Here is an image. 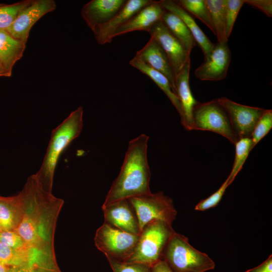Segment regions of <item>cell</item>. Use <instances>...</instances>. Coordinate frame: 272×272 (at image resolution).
Returning <instances> with one entry per match:
<instances>
[{"mask_svg":"<svg viewBox=\"0 0 272 272\" xmlns=\"http://www.w3.org/2000/svg\"><path fill=\"white\" fill-rule=\"evenodd\" d=\"M20 193L23 214L15 231L28 246L54 253L55 231L63 200L46 191L35 174L28 178Z\"/></svg>","mask_w":272,"mask_h":272,"instance_id":"obj_1","label":"cell"},{"mask_svg":"<svg viewBox=\"0 0 272 272\" xmlns=\"http://www.w3.org/2000/svg\"><path fill=\"white\" fill-rule=\"evenodd\" d=\"M149 137L143 133L130 141L120 172L113 182L103 206L122 199L151 193L148 162Z\"/></svg>","mask_w":272,"mask_h":272,"instance_id":"obj_2","label":"cell"},{"mask_svg":"<svg viewBox=\"0 0 272 272\" xmlns=\"http://www.w3.org/2000/svg\"><path fill=\"white\" fill-rule=\"evenodd\" d=\"M83 126V109L72 111L51 133L43 162L35 174L42 187L52 192L55 168L59 157L71 143L80 134Z\"/></svg>","mask_w":272,"mask_h":272,"instance_id":"obj_3","label":"cell"},{"mask_svg":"<svg viewBox=\"0 0 272 272\" xmlns=\"http://www.w3.org/2000/svg\"><path fill=\"white\" fill-rule=\"evenodd\" d=\"M174 272H205L214 269V261L192 246L185 236L175 232L162 254Z\"/></svg>","mask_w":272,"mask_h":272,"instance_id":"obj_4","label":"cell"},{"mask_svg":"<svg viewBox=\"0 0 272 272\" xmlns=\"http://www.w3.org/2000/svg\"><path fill=\"white\" fill-rule=\"evenodd\" d=\"M175 231L172 225L162 221L146 224L142 229L136 247L124 262H137L151 267L162 258L164 249Z\"/></svg>","mask_w":272,"mask_h":272,"instance_id":"obj_5","label":"cell"},{"mask_svg":"<svg viewBox=\"0 0 272 272\" xmlns=\"http://www.w3.org/2000/svg\"><path fill=\"white\" fill-rule=\"evenodd\" d=\"M192 130L216 132L234 145L238 140L226 111L217 99L203 103L198 102L193 110Z\"/></svg>","mask_w":272,"mask_h":272,"instance_id":"obj_6","label":"cell"},{"mask_svg":"<svg viewBox=\"0 0 272 272\" xmlns=\"http://www.w3.org/2000/svg\"><path fill=\"white\" fill-rule=\"evenodd\" d=\"M135 212L141 231L147 224L162 221L172 225L177 212L173 200L163 192L128 198Z\"/></svg>","mask_w":272,"mask_h":272,"instance_id":"obj_7","label":"cell"},{"mask_svg":"<svg viewBox=\"0 0 272 272\" xmlns=\"http://www.w3.org/2000/svg\"><path fill=\"white\" fill-rule=\"evenodd\" d=\"M140 235L132 234L104 223L96 231L94 242L97 248L119 261H125L133 252Z\"/></svg>","mask_w":272,"mask_h":272,"instance_id":"obj_8","label":"cell"},{"mask_svg":"<svg viewBox=\"0 0 272 272\" xmlns=\"http://www.w3.org/2000/svg\"><path fill=\"white\" fill-rule=\"evenodd\" d=\"M217 100L226 111L238 139L251 138L254 127L265 109L240 104L225 97Z\"/></svg>","mask_w":272,"mask_h":272,"instance_id":"obj_9","label":"cell"},{"mask_svg":"<svg viewBox=\"0 0 272 272\" xmlns=\"http://www.w3.org/2000/svg\"><path fill=\"white\" fill-rule=\"evenodd\" d=\"M56 8L53 0H32L6 30L14 38L27 43L30 30L44 15Z\"/></svg>","mask_w":272,"mask_h":272,"instance_id":"obj_10","label":"cell"},{"mask_svg":"<svg viewBox=\"0 0 272 272\" xmlns=\"http://www.w3.org/2000/svg\"><path fill=\"white\" fill-rule=\"evenodd\" d=\"M231 59L227 42H217L210 55L194 71L196 78L201 81H218L226 78Z\"/></svg>","mask_w":272,"mask_h":272,"instance_id":"obj_11","label":"cell"},{"mask_svg":"<svg viewBox=\"0 0 272 272\" xmlns=\"http://www.w3.org/2000/svg\"><path fill=\"white\" fill-rule=\"evenodd\" d=\"M166 52L171 63L175 79L190 59L185 48L166 27L161 20L154 24L148 31Z\"/></svg>","mask_w":272,"mask_h":272,"instance_id":"obj_12","label":"cell"},{"mask_svg":"<svg viewBox=\"0 0 272 272\" xmlns=\"http://www.w3.org/2000/svg\"><path fill=\"white\" fill-rule=\"evenodd\" d=\"M104 223L125 232L140 235L138 218L128 199H122L102 207Z\"/></svg>","mask_w":272,"mask_h":272,"instance_id":"obj_13","label":"cell"},{"mask_svg":"<svg viewBox=\"0 0 272 272\" xmlns=\"http://www.w3.org/2000/svg\"><path fill=\"white\" fill-rule=\"evenodd\" d=\"M153 0H127L113 17L107 23L96 27L92 32L95 39L100 45L112 41V35L114 31L125 24L135 14L145 6L150 4Z\"/></svg>","mask_w":272,"mask_h":272,"instance_id":"obj_14","label":"cell"},{"mask_svg":"<svg viewBox=\"0 0 272 272\" xmlns=\"http://www.w3.org/2000/svg\"><path fill=\"white\" fill-rule=\"evenodd\" d=\"M125 2V0H92L83 6L81 16L93 31L96 27L110 21Z\"/></svg>","mask_w":272,"mask_h":272,"instance_id":"obj_15","label":"cell"},{"mask_svg":"<svg viewBox=\"0 0 272 272\" xmlns=\"http://www.w3.org/2000/svg\"><path fill=\"white\" fill-rule=\"evenodd\" d=\"M190 58L177 75L175 79V90L182 111L181 123L187 130H192V113L198 103L194 98L189 85Z\"/></svg>","mask_w":272,"mask_h":272,"instance_id":"obj_16","label":"cell"},{"mask_svg":"<svg viewBox=\"0 0 272 272\" xmlns=\"http://www.w3.org/2000/svg\"><path fill=\"white\" fill-rule=\"evenodd\" d=\"M165 11L159 1H154L117 28L113 32L112 38L135 31L148 32L154 24L161 20Z\"/></svg>","mask_w":272,"mask_h":272,"instance_id":"obj_17","label":"cell"},{"mask_svg":"<svg viewBox=\"0 0 272 272\" xmlns=\"http://www.w3.org/2000/svg\"><path fill=\"white\" fill-rule=\"evenodd\" d=\"M135 56L163 74L176 94L175 77L171 63L166 52L154 37H151L147 44L136 52Z\"/></svg>","mask_w":272,"mask_h":272,"instance_id":"obj_18","label":"cell"},{"mask_svg":"<svg viewBox=\"0 0 272 272\" xmlns=\"http://www.w3.org/2000/svg\"><path fill=\"white\" fill-rule=\"evenodd\" d=\"M54 253L46 252L34 247L13 248L0 243V263L10 267H21L40 262Z\"/></svg>","mask_w":272,"mask_h":272,"instance_id":"obj_19","label":"cell"},{"mask_svg":"<svg viewBox=\"0 0 272 272\" xmlns=\"http://www.w3.org/2000/svg\"><path fill=\"white\" fill-rule=\"evenodd\" d=\"M164 9L180 18L191 32L196 43L203 53L205 59L210 54L214 47L213 43L196 24L192 16L178 5L175 0H161Z\"/></svg>","mask_w":272,"mask_h":272,"instance_id":"obj_20","label":"cell"},{"mask_svg":"<svg viewBox=\"0 0 272 272\" xmlns=\"http://www.w3.org/2000/svg\"><path fill=\"white\" fill-rule=\"evenodd\" d=\"M23 214L21 194L4 197L0 196V231H15L20 223Z\"/></svg>","mask_w":272,"mask_h":272,"instance_id":"obj_21","label":"cell"},{"mask_svg":"<svg viewBox=\"0 0 272 272\" xmlns=\"http://www.w3.org/2000/svg\"><path fill=\"white\" fill-rule=\"evenodd\" d=\"M26 44L6 30L0 29V61L11 75L13 66L22 57Z\"/></svg>","mask_w":272,"mask_h":272,"instance_id":"obj_22","label":"cell"},{"mask_svg":"<svg viewBox=\"0 0 272 272\" xmlns=\"http://www.w3.org/2000/svg\"><path fill=\"white\" fill-rule=\"evenodd\" d=\"M129 63L149 77L158 86L169 99L181 117L182 111L179 100L168 79L135 56Z\"/></svg>","mask_w":272,"mask_h":272,"instance_id":"obj_23","label":"cell"},{"mask_svg":"<svg viewBox=\"0 0 272 272\" xmlns=\"http://www.w3.org/2000/svg\"><path fill=\"white\" fill-rule=\"evenodd\" d=\"M161 20L190 55L196 43L191 32L183 21L173 13L167 11L164 13Z\"/></svg>","mask_w":272,"mask_h":272,"instance_id":"obj_24","label":"cell"},{"mask_svg":"<svg viewBox=\"0 0 272 272\" xmlns=\"http://www.w3.org/2000/svg\"><path fill=\"white\" fill-rule=\"evenodd\" d=\"M209 9L218 42H227L226 35L227 0H205Z\"/></svg>","mask_w":272,"mask_h":272,"instance_id":"obj_25","label":"cell"},{"mask_svg":"<svg viewBox=\"0 0 272 272\" xmlns=\"http://www.w3.org/2000/svg\"><path fill=\"white\" fill-rule=\"evenodd\" d=\"M235 155L231 172L227 177L231 184L241 170L251 150L254 148L251 138L238 139L235 144Z\"/></svg>","mask_w":272,"mask_h":272,"instance_id":"obj_26","label":"cell"},{"mask_svg":"<svg viewBox=\"0 0 272 272\" xmlns=\"http://www.w3.org/2000/svg\"><path fill=\"white\" fill-rule=\"evenodd\" d=\"M175 2L191 15L200 20L215 35L210 13L205 0H177Z\"/></svg>","mask_w":272,"mask_h":272,"instance_id":"obj_27","label":"cell"},{"mask_svg":"<svg viewBox=\"0 0 272 272\" xmlns=\"http://www.w3.org/2000/svg\"><path fill=\"white\" fill-rule=\"evenodd\" d=\"M32 0H25L12 4L0 5V29L6 30L13 23L19 13Z\"/></svg>","mask_w":272,"mask_h":272,"instance_id":"obj_28","label":"cell"},{"mask_svg":"<svg viewBox=\"0 0 272 272\" xmlns=\"http://www.w3.org/2000/svg\"><path fill=\"white\" fill-rule=\"evenodd\" d=\"M272 127V110L265 109L256 123L251 138L253 147L269 131Z\"/></svg>","mask_w":272,"mask_h":272,"instance_id":"obj_29","label":"cell"},{"mask_svg":"<svg viewBox=\"0 0 272 272\" xmlns=\"http://www.w3.org/2000/svg\"><path fill=\"white\" fill-rule=\"evenodd\" d=\"M113 272H151V267L137 262H126L119 261L106 256Z\"/></svg>","mask_w":272,"mask_h":272,"instance_id":"obj_30","label":"cell"},{"mask_svg":"<svg viewBox=\"0 0 272 272\" xmlns=\"http://www.w3.org/2000/svg\"><path fill=\"white\" fill-rule=\"evenodd\" d=\"M245 0H227L226 6V35L228 39L239 11Z\"/></svg>","mask_w":272,"mask_h":272,"instance_id":"obj_31","label":"cell"},{"mask_svg":"<svg viewBox=\"0 0 272 272\" xmlns=\"http://www.w3.org/2000/svg\"><path fill=\"white\" fill-rule=\"evenodd\" d=\"M230 184L228 178L224 182L220 188L208 197L201 200L195 206L196 211H204L218 205L221 200L225 191Z\"/></svg>","mask_w":272,"mask_h":272,"instance_id":"obj_32","label":"cell"},{"mask_svg":"<svg viewBox=\"0 0 272 272\" xmlns=\"http://www.w3.org/2000/svg\"><path fill=\"white\" fill-rule=\"evenodd\" d=\"M0 243L17 249L29 246L21 236L14 230L0 231Z\"/></svg>","mask_w":272,"mask_h":272,"instance_id":"obj_33","label":"cell"},{"mask_svg":"<svg viewBox=\"0 0 272 272\" xmlns=\"http://www.w3.org/2000/svg\"><path fill=\"white\" fill-rule=\"evenodd\" d=\"M54 258H48L32 265L21 267H10V272H55L52 268Z\"/></svg>","mask_w":272,"mask_h":272,"instance_id":"obj_34","label":"cell"},{"mask_svg":"<svg viewBox=\"0 0 272 272\" xmlns=\"http://www.w3.org/2000/svg\"><path fill=\"white\" fill-rule=\"evenodd\" d=\"M245 3L258 8L269 17H272L271 0H245Z\"/></svg>","mask_w":272,"mask_h":272,"instance_id":"obj_35","label":"cell"},{"mask_svg":"<svg viewBox=\"0 0 272 272\" xmlns=\"http://www.w3.org/2000/svg\"><path fill=\"white\" fill-rule=\"evenodd\" d=\"M245 272H272V255L259 265Z\"/></svg>","mask_w":272,"mask_h":272,"instance_id":"obj_36","label":"cell"},{"mask_svg":"<svg viewBox=\"0 0 272 272\" xmlns=\"http://www.w3.org/2000/svg\"><path fill=\"white\" fill-rule=\"evenodd\" d=\"M151 272H174L168 263L163 258L151 267Z\"/></svg>","mask_w":272,"mask_h":272,"instance_id":"obj_37","label":"cell"},{"mask_svg":"<svg viewBox=\"0 0 272 272\" xmlns=\"http://www.w3.org/2000/svg\"><path fill=\"white\" fill-rule=\"evenodd\" d=\"M11 75L5 69L3 64L0 61V77H11Z\"/></svg>","mask_w":272,"mask_h":272,"instance_id":"obj_38","label":"cell"},{"mask_svg":"<svg viewBox=\"0 0 272 272\" xmlns=\"http://www.w3.org/2000/svg\"><path fill=\"white\" fill-rule=\"evenodd\" d=\"M10 267L0 263V272H10Z\"/></svg>","mask_w":272,"mask_h":272,"instance_id":"obj_39","label":"cell"}]
</instances>
